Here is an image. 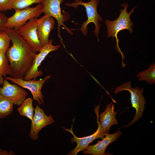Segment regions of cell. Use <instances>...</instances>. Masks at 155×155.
<instances>
[{"mask_svg": "<svg viewBox=\"0 0 155 155\" xmlns=\"http://www.w3.org/2000/svg\"><path fill=\"white\" fill-rule=\"evenodd\" d=\"M5 31L12 44L6 54L10 69L9 75L15 78H23L32 66L37 52L14 29Z\"/></svg>", "mask_w": 155, "mask_h": 155, "instance_id": "cell-1", "label": "cell"}, {"mask_svg": "<svg viewBox=\"0 0 155 155\" xmlns=\"http://www.w3.org/2000/svg\"><path fill=\"white\" fill-rule=\"evenodd\" d=\"M121 6L124 8L123 9H120V13L118 18L113 21L106 20L105 23L107 26L108 37H112L113 40L115 37L116 38L117 46L119 52L121 53L122 58H123L124 57L123 55L118 46L119 40L118 39L117 35L119 32L125 29L127 30L131 33L133 31L132 27L134 26V25L131 20L130 16L134 12L136 6L132 8L130 12L128 13L127 11L128 6V3L122 4Z\"/></svg>", "mask_w": 155, "mask_h": 155, "instance_id": "cell-2", "label": "cell"}, {"mask_svg": "<svg viewBox=\"0 0 155 155\" xmlns=\"http://www.w3.org/2000/svg\"><path fill=\"white\" fill-rule=\"evenodd\" d=\"M99 2L98 0H90V1L87 3L84 2L81 0H75L73 3H67L65 4L66 6L75 8H77L79 5H82L85 7L87 20L83 23L80 30L82 32L84 36L86 35L88 33V25L90 23H94L95 27L94 32V34L97 37L98 40V35L100 26L99 22H101L103 20V18L97 12V7Z\"/></svg>", "mask_w": 155, "mask_h": 155, "instance_id": "cell-3", "label": "cell"}, {"mask_svg": "<svg viewBox=\"0 0 155 155\" xmlns=\"http://www.w3.org/2000/svg\"><path fill=\"white\" fill-rule=\"evenodd\" d=\"M125 90H127L130 93L132 106L135 109L136 113L132 121L124 127L131 126L142 117L145 109V105L146 103L144 97L142 95L144 92L143 89H139L138 87L132 88L131 82H125L116 87L114 93L116 94L119 92Z\"/></svg>", "mask_w": 155, "mask_h": 155, "instance_id": "cell-4", "label": "cell"}, {"mask_svg": "<svg viewBox=\"0 0 155 155\" xmlns=\"http://www.w3.org/2000/svg\"><path fill=\"white\" fill-rule=\"evenodd\" d=\"M15 10L14 13L7 18V29L16 30L23 26L28 20L37 18L42 13V4L38 3L34 7H28Z\"/></svg>", "mask_w": 155, "mask_h": 155, "instance_id": "cell-5", "label": "cell"}, {"mask_svg": "<svg viewBox=\"0 0 155 155\" xmlns=\"http://www.w3.org/2000/svg\"><path fill=\"white\" fill-rule=\"evenodd\" d=\"M51 77L50 75H46L44 78L38 80H26L23 78H15L9 76L6 77L5 79L22 88L29 90L32 94L33 100L36 101L38 105H41L44 103V97L41 92V89L44 84Z\"/></svg>", "mask_w": 155, "mask_h": 155, "instance_id": "cell-6", "label": "cell"}, {"mask_svg": "<svg viewBox=\"0 0 155 155\" xmlns=\"http://www.w3.org/2000/svg\"><path fill=\"white\" fill-rule=\"evenodd\" d=\"M53 42L52 39L49 40L47 43L43 46L39 53L37 54L32 66L23 78L24 80H36L38 77L43 75L42 71L38 70L41 63L50 53L58 50L61 47L60 44L53 45Z\"/></svg>", "mask_w": 155, "mask_h": 155, "instance_id": "cell-7", "label": "cell"}, {"mask_svg": "<svg viewBox=\"0 0 155 155\" xmlns=\"http://www.w3.org/2000/svg\"><path fill=\"white\" fill-rule=\"evenodd\" d=\"M37 18L29 20L23 26L15 30L37 52H39L43 46L37 34Z\"/></svg>", "mask_w": 155, "mask_h": 155, "instance_id": "cell-8", "label": "cell"}, {"mask_svg": "<svg viewBox=\"0 0 155 155\" xmlns=\"http://www.w3.org/2000/svg\"><path fill=\"white\" fill-rule=\"evenodd\" d=\"M65 0H43L42 3V13L50 16L57 20L58 24V36L62 42L60 33V27L63 26L69 33L72 34V32L64 25L66 20L61 13L60 5Z\"/></svg>", "mask_w": 155, "mask_h": 155, "instance_id": "cell-9", "label": "cell"}, {"mask_svg": "<svg viewBox=\"0 0 155 155\" xmlns=\"http://www.w3.org/2000/svg\"><path fill=\"white\" fill-rule=\"evenodd\" d=\"M97 115V122L98 128L96 131L90 135L82 137H77L74 134L72 129V126L69 129L65 128V130H67L71 133L73 136L71 138V141L72 143L76 142L77 145L73 150H71L67 154L69 155H76L79 152L86 150L90 143L95 140L100 138L102 139L106 133L101 129L99 122L98 111L95 112Z\"/></svg>", "mask_w": 155, "mask_h": 155, "instance_id": "cell-10", "label": "cell"}, {"mask_svg": "<svg viewBox=\"0 0 155 155\" xmlns=\"http://www.w3.org/2000/svg\"><path fill=\"white\" fill-rule=\"evenodd\" d=\"M55 121L51 115H46L42 108L38 104L36 105L34 108V114L31 121V129L29 136L33 140L38 139V133L44 127L53 124Z\"/></svg>", "mask_w": 155, "mask_h": 155, "instance_id": "cell-11", "label": "cell"}, {"mask_svg": "<svg viewBox=\"0 0 155 155\" xmlns=\"http://www.w3.org/2000/svg\"><path fill=\"white\" fill-rule=\"evenodd\" d=\"M3 85L0 87V94L11 100L14 104L20 106L26 98L28 92L18 85L11 84L5 79Z\"/></svg>", "mask_w": 155, "mask_h": 155, "instance_id": "cell-12", "label": "cell"}, {"mask_svg": "<svg viewBox=\"0 0 155 155\" xmlns=\"http://www.w3.org/2000/svg\"><path fill=\"white\" fill-rule=\"evenodd\" d=\"M122 134V132L118 131L113 134L107 133L105 135L101 141H98L96 144L88 146L87 148L83 150L84 154H91L93 155H106L105 150L107 146L111 143L115 141Z\"/></svg>", "mask_w": 155, "mask_h": 155, "instance_id": "cell-13", "label": "cell"}, {"mask_svg": "<svg viewBox=\"0 0 155 155\" xmlns=\"http://www.w3.org/2000/svg\"><path fill=\"white\" fill-rule=\"evenodd\" d=\"M55 23L54 18L47 15L44 14L38 19L37 34L43 46L48 42L50 32L54 28Z\"/></svg>", "mask_w": 155, "mask_h": 155, "instance_id": "cell-14", "label": "cell"}, {"mask_svg": "<svg viewBox=\"0 0 155 155\" xmlns=\"http://www.w3.org/2000/svg\"><path fill=\"white\" fill-rule=\"evenodd\" d=\"M117 114V112L114 110V104L111 102L106 105L104 111L98 115L100 126L106 133H109L111 126L118 124L117 119L115 118Z\"/></svg>", "mask_w": 155, "mask_h": 155, "instance_id": "cell-15", "label": "cell"}, {"mask_svg": "<svg viewBox=\"0 0 155 155\" xmlns=\"http://www.w3.org/2000/svg\"><path fill=\"white\" fill-rule=\"evenodd\" d=\"M33 100L30 98H26L18 110L21 115L26 117L32 120L34 108L33 104Z\"/></svg>", "mask_w": 155, "mask_h": 155, "instance_id": "cell-16", "label": "cell"}, {"mask_svg": "<svg viewBox=\"0 0 155 155\" xmlns=\"http://www.w3.org/2000/svg\"><path fill=\"white\" fill-rule=\"evenodd\" d=\"M13 104L11 100L0 94V119L6 117L12 113Z\"/></svg>", "mask_w": 155, "mask_h": 155, "instance_id": "cell-17", "label": "cell"}, {"mask_svg": "<svg viewBox=\"0 0 155 155\" xmlns=\"http://www.w3.org/2000/svg\"><path fill=\"white\" fill-rule=\"evenodd\" d=\"M136 76L139 81H145L150 84L155 83V64L152 62L147 70L139 72Z\"/></svg>", "mask_w": 155, "mask_h": 155, "instance_id": "cell-18", "label": "cell"}, {"mask_svg": "<svg viewBox=\"0 0 155 155\" xmlns=\"http://www.w3.org/2000/svg\"><path fill=\"white\" fill-rule=\"evenodd\" d=\"M43 0H12L13 9H21L29 7L33 4L42 3Z\"/></svg>", "mask_w": 155, "mask_h": 155, "instance_id": "cell-19", "label": "cell"}, {"mask_svg": "<svg viewBox=\"0 0 155 155\" xmlns=\"http://www.w3.org/2000/svg\"><path fill=\"white\" fill-rule=\"evenodd\" d=\"M10 72L9 61L6 54L0 53V75L5 77L9 75Z\"/></svg>", "mask_w": 155, "mask_h": 155, "instance_id": "cell-20", "label": "cell"}, {"mask_svg": "<svg viewBox=\"0 0 155 155\" xmlns=\"http://www.w3.org/2000/svg\"><path fill=\"white\" fill-rule=\"evenodd\" d=\"M10 38L5 31H0V53H6L10 47Z\"/></svg>", "mask_w": 155, "mask_h": 155, "instance_id": "cell-21", "label": "cell"}, {"mask_svg": "<svg viewBox=\"0 0 155 155\" xmlns=\"http://www.w3.org/2000/svg\"><path fill=\"white\" fill-rule=\"evenodd\" d=\"M13 9L12 0H0V11H5Z\"/></svg>", "mask_w": 155, "mask_h": 155, "instance_id": "cell-22", "label": "cell"}, {"mask_svg": "<svg viewBox=\"0 0 155 155\" xmlns=\"http://www.w3.org/2000/svg\"><path fill=\"white\" fill-rule=\"evenodd\" d=\"M7 18L0 11V31H5L7 29L6 23Z\"/></svg>", "mask_w": 155, "mask_h": 155, "instance_id": "cell-23", "label": "cell"}, {"mask_svg": "<svg viewBox=\"0 0 155 155\" xmlns=\"http://www.w3.org/2000/svg\"><path fill=\"white\" fill-rule=\"evenodd\" d=\"M0 155H15V153L12 151H10L8 153L6 150H2L0 149Z\"/></svg>", "mask_w": 155, "mask_h": 155, "instance_id": "cell-24", "label": "cell"}, {"mask_svg": "<svg viewBox=\"0 0 155 155\" xmlns=\"http://www.w3.org/2000/svg\"><path fill=\"white\" fill-rule=\"evenodd\" d=\"M5 79L2 76L0 75V86L3 84Z\"/></svg>", "mask_w": 155, "mask_h": 155, "instance_id": "cell-25", "label": "cell"}]
</instances>
